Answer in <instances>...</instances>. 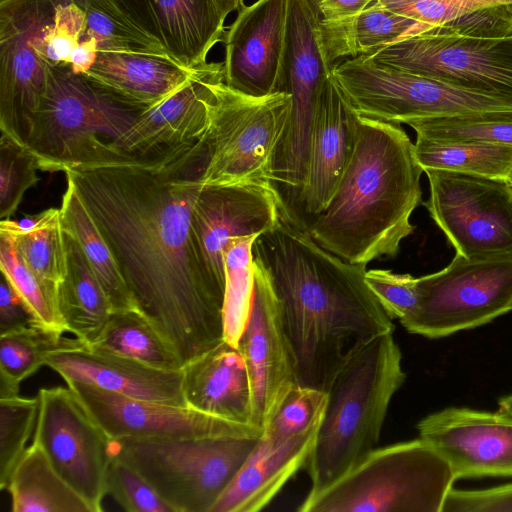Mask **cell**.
<instances>
[{"label":"cell","instance_id":"obj_34","mask_svg":"<svg viewBox=\"0 0 512 512\" xmlns=\"http://www.w3.org/2000/svg\"><path fill=\"white\" fill-rule=\"evenodd\" d=\"M90 344L158 369H182L175 351L139 310L112 312L97 340Z\"/></svg>","mask_w":512,"mask_h":512},{"label":"cell","instance_id":"obj_50","mask_svg":"<svg viewBox=\"0 0 512 512\" xmlns=\"http://www.w3.org/2000/svg\"><path fill=\"white\" fill-rule=\"evenodd\" d=\"M98 54V45L94 38L84 37L73 49L69 64L73 72L85 74L93 66Z\"/></svg>","mask_w":512,"mask_h":512},{"label":"cell","instance_id":"obj_9","mask_svg":"<svg viewBox=\"0 0 512 512\" xmlns=\"http://www.w3.org/2000/svg\"><path fill=\"white\" fill-rule=\"evenodd\" d=\"M211 88L201 186L272 182V160L289 116L290 95L251 96L224 79Z\"/></svg>","mask_w":512,"mask_h":512},{"label":"cell","instance_id":"obj_21","mask_svg":"<svg viewBox=\"0 0 512 512\" xmlns=\"http://www.w3.org/2000/svg\"><path fill=\"white\" fill-rule=\"evenodd\" d=\"M221 79H224L223 64L207 62L198 66L174 93L142 111L115 148L134 158H152L196 145L208 129L211 86Z\"/></svg>","mask_w":512,"mask_h":512},{"label":"cell","instance_id":"obj_43","mask_svg":"<svg viewBox=\"0 0 512 512\" xmlns=\"http://www.w3.org/2000/svg\"><path fill=\"white\" fill-rule=\"evenodd\" d=\"M399 15L432 28L476 13L512 6V0H377Z\"/></svg>","mask_w":512,"mask_h":512},{"label":"cell","instance_id":"obj_22","mask_svg":"<svg viewBox=\"0 0 512 512\" xmlns=\"http://www.w3.org/2000/svg\"><path fill=\"white\" fill-rule=\"evenodd\" d=\"M45 365L75 381L126 397L186 406L181 370L158 369L79 338L46 355Z\"/></svg>","mask_w":512,"mask_h":512},{"label":"cell","instance_id":"obj_48","mask_svg":"<svg viewBox=\"0 0 512 512\" xmlns=\"http://www.w3.org/2000/svg\"><path fill=\"white\" fill-rule=\"evenodd\" d=\"M35 325L31 313L7 279L0 281V334Z\"/></svg>","mask_w":512,"mask_h":512},{"label":"cell","instance_id":"obj_5","mask_svg":"<svg viewBox=\"0 0 512 512\" xmlns=\"http://www.w3.org/2000/svg\"><path fill=\"white\" fill-rule=\"evenodd\" d=\"M141 112L70 64L53 65L25 147L49 172L131 160L115 144Z\"/></svg>","mask_w":512,"mask_h":512},{"label":"cell","instance_id":"obj_38","mask_svg":"<svg viewBox=\"0 0 512 512\" xmlns=\"http://www.w3.org/2000/svg\"><path fill=\"white\" fill-rule=\"evenodd\" d=\"M0 270L23 300L36 326L62 335L68 332L39 281L20 257L13 235L3 221L0 222Z\"/></svg>","mask_w":512,"mask_h":512},{"label":"cell","instance_id":"obj_32","mask_svg":"<svg viewBox=\"0 0 512 512\" xmlns=\"http://www.w3.org/2000/svg\"><path fill=\"white\" fill-rule=\"evenodd\" d=\"M6 489L13 512H92L34 442L13 469Z\"/></svg>","mask_w":512,"mask_h":512},{"label":"cell","instance_id":"obj_24","mask_svg":"<svg viewBox=\"0 0 512 512\" xmlns=\"http://www.w3.org/2000/svg\"><path fill=\"white\" fill-rule=\"evenodd\" d=\"M178 64L194 69L207 63L224 36L225 18L214 0H114Z\"/></svg>","mask_w":512,"mask_h":512},{"label":"cell","instance_id":"obj_1","mask_svg":"<svg viewBox=\"0 0 512 512\" xmlns=\"http://www.w3.org/2000/svg\"><path fill=\"white\" fill-rule=\"evenodd\" d=\"M203 149L199 142L155 158L64 171L139 311L182 367L224 341V289L205 268L192 228Z\"/></svg>","mask_w":512,"mask_h":512},{"label":"cell","instance_id":"obj_53","mask_svg":"<svg viewBox=\"0 0 512 512\" xmlns=\"http://www.w3.org/2000/svg\"><path fill=\"white\" fill-rule=\"evenodd\" d=\"M497 412L512 419V395L499 399Z\"/></svg>","mask_w":512,"mask_h":512},{"label":"cell","instance_id":"obj_47","mask_svg":"<svg viewBox=\"0 0 512 512\" xmlns=\"http://www.w3.org/2000/svg\"><path fill=\"white\" fill-rule=\"evenodd\" d=\"M441 512H512V483L481 490L452 487Z\"/></svg>","mask_w":512,"mask_h":512},{"label":"cell","instance_id":"obj_14","mask_svg":"<svg viewBox=\"0 0 512 512\" xmlns=\"http://www.w3.org/2000/svg\"><path fill=\"white\" fill-rule=\"evenodd\" d=\"M65 1L0 0V131L23 146L50 67L36 48Z\"/></svg>","mask_w":512,"mask_h":512},{"label":"cell","instance_id":"obj_19","mask_svg":"<svg viewBox=\"0 0 512 512\" xmlns=\"http://www.w3.org/2000/svg\"><path fill=\"white\" fill-rule=\"evenodd\" d=\"M416 428L449 463L456 481L512 476V419L498 412L449 407L422 418Z\"/></svg>","mask_w":512,"mask_h":512},{"label":"cell","instance_id":"obj_23","mask_svg":"<svg viewBox=\"0 0 512 512\" xmlns=\"http://www.w3.org/2000/svg\"><path fill=\"white\" fill-rule=\"evenodd\" d=\"M357 119L331 72L313 122L306 178L297 192L305 214H319L335 192L354 149Z\"/></svg>","mask_w":512,"mask_h":512},{"label":"cell","instance_id":"obj_33","mask_svg":"<svg viewBox=\"0 0 512 512\" xmlns=\"http://www.w3.org/2000/svg\"><path fill=\"white\" fill-rule=\"evenodd\" d=\"M414 153L423 171L448 170L504 181L512 171L510 145L416 138Z\"/></svg>","mask_w":512,"mask_h":512},{"label":"cell","instance_id":"obj_12","mask_svg":"<svg viewBox=\"0 0 512 512\" xmlns=\"http://www.w3.org/2000/svg\"><path fill=\"white\" fill-rule=\"evenodd\" d=\"M321 19L313 0H289L279 92L291 97L289 116L276 146L271 181L298 191L308 168L310 137L323 86L331 75L318 43Z\"/></svg>","mask_w":512,"mask_h":512},{"label":"cell","instance_id":"obj_39","mask_svg":"<svg viewBox=\"0 0 512 512\" xmlns=\"http://www.w3.org/2000/svg\"><path fill=\"white\" fill-rule=\"evenodd\" d=\"M67 341L62 334L35 325L0 334V376L20 384L45 365L47 354Z\"/></svg>","mask_w":512,"mask_h":512},{"label":"cell","instance_id":"obj_7","mask_svg":"<svg viewBox=\"0 0 512 512\" xmlns=\"http://www.w3.org/2000/svg\"><path fill=\"white\" fill-rule=\"evenodd\" d=\"M456 481L449 463L424 439L374 448L299 512H441Z\"/></svg>","mask_w":512,"mask_h":512},{"label":"cell","instance_id":"obj_18","mask_svg":"<svg viewBox=\"0 0 512 512\" xmlns=\"http://www.w3.org/2000/svg\"><path fill=\"white\" fill-rule=\"evenodd\" d=\"M283 201L273 182L201 186L191 214L194 238L205 268L224 291L228 241L271 229Z\"/></svg>","mask_w":512,"mask_h":512},{"label":"cell","instance_id":"obj_4","mask_svg":"<svg viewBox=\"0 0 512 512\" xmlns=\"http://www.w3.org/2000/svg\"><path fill=\"white\" fill-rule=\"evenodd\" d=\"M393 333L355 351L327 389V404L305 469L316 494L376 448L389 404L406 379Z\"/></svg>","mask_w":512,"mask_h":512},{"label":"cell","instance_id":"obj_26","mask_svg":"<svg viewBox=\"0 0 512 512\" xmlns=\"http://www.w3.org/2000/svg\"><path fill=\"white\" fill-rule=\"evenodd\" d=\"M181 371L186 406L223 419L252 424L250 381L237 347L222 341L186 363Z\"/></svg>","mask_w":512,"mask_h":512},{"label":"cell","instance_id":"obj_36","mask_svg":"<svg viewBox=\"0 0 512 512\" xmlns=\"http://www.w3.org/2000/svg\"><path fill=\"white\" fill-rule=\"evenodd\" d=\"M72 1L84 11L86 16L84 37L94 38L98 45V51L143 53L169 57L163 47L137 26L114 0Z\"/></svg>","mask_w":512,"mask_h":512},{"label":"cell","instance_id":"obj_6","mask_svg":"<svg viewBox=\"0 0 512 512\" xmlns=\"http://www.w3.org/2000/svg\"><path fill=\"white\" fill-rule=\"evenodd\" d=\"M369 56L407 72L512 100V7L434 27Z\"/></svg>","mask_w":512,"mask_h":512},{"label":"cell","instance_id":"obj_28","mask_svg":"<svg viewBox=\"0 0 512 512\" xmlns=\"http://www.w3.org/2000/svg\"><path fill=\"white\" fill-rule=\"evenodd\" d=\"M432 27L399 15L373 2L363 11L341 19H320L318 43L325 62L332 68L341 58L370 55L400 39Z\"/></svg>","mask_w":512,"mask_h":512},{"label":"cell","instance_id":"obj_15","mask_svg":"<svg viewBox=\"0 0 512 512\" xmlns=\"http://www.w3.org/2000/svg\"><path fill=\"white\" fill-rule=\"evenodd\" d=\"M37 397L33 442L91 511L101 512L111 438L68 386L41 388Z\"/></svg>","mask_w":512,"mask_h":512},{"label":"cell","instance_id":"obj_52","mask_svg":"<svg viewBox=\"0 0 512 512\" xmlns=\"http://www.w3.org/2000/svg\"><path fill=\"white\" fill-rule=\"evenodd\" d=\"M221 15L226 18L228 14L243 7V0H214Z\"/></svg>","mask_w":512,"mask_h":512},{"label":"cell","instance_id":"obj_20","mask_svg":"<svg viewBox=\"0 0 512 512\" xmlns=\"http://www.w3.org/2000/svg\"><path fill=\"white\" fill-rule=\"evenodd\" d=\"M289 0L243 6L224 36V82L256 97L279 92Z\"/></svg>","mask_w":512,"mask_h":512},{"label":"cell","instance_id":"obj_3","mask_svg":"<svg viewBox=\"0 0 512 512\" xmlns=\"http://www.w3.org/2000/svg\"><path fill=\"white\" fill-rule=\"evenodd\" d=\"M414 143L400 124L358 114L354 149L327 206L308 226L324 249L357 265L394 258L421 203Z\"/></svg>","mask_w":512,"mask_h":512},{"label":"cell","instance_id":"obj_27","mask_svg":"<svg viewBox=\"0 0 512 512\" xmlns=\"http://www.w3.org/2000/svg\"><path fill=\"white\" fill-rule=\"evenodd\" d=\"M196 68L188 69L163 55L98 51L93 66L85 74L127 104L145 111L174 93Z\"/></svg>","mask_w":512,"mask_h":512},{"label":"cell","instance_id":"obj_35","mask_svg":"<svg viewBox=\"0 0 512 512\" xmlns=\"http://www.w3.org/2000/svg\"><path fill=\"white\" fill-rule=\"evenodd\" d=\"M258 235L231 238L224 252L223 336L234 347L251 313L255 279L252 247Z\"/></svg>","mask_w":512,"mask_h":512},{"label":"cell","instance_id":"obj_40","mask_svg":"<svg viewBox=\"0 0 512 512\" xmlns=\"http://www.w3.org/2000/svg\"><path fill=\"white\" fill-rule=\"evenodd\" d=\"M38 397L0 399V489L7 488L11 473L35 430Z\"/></svg>","mask_w":512,"mask_h":512},{"label":"cell","instance_id":"obj_51","mask_svg":"<svg viewBox=\"0 0 512 512\" xmlns=\"http://www.w3.org/2000/svg\"><path fill=\"white\" fill-rule=\"evenodd\" d=\"M20 384L0 376V399L19 396Z\"/></svg>","mask_w":512,"mask_h":512},{"label":"cell","instance_id":"obj_13","mask_svg":"<svg viewBox=\"0 0 512 512\" xmlns=\"http://www.w3.org/2000/svg\"><path fill=\"white\" fill-rule=\"evenodd\" d=\"M431 218L456 253L483 258L512 253V192L506 181L427 169Z\"/></svg>","mask_w":512,"mask_h":512},{"label":"cell","instance_id":"obj_2","mask_svg":"<svg viewBox=\"0 0 512 512\" xmlns=\"http://www.w3.org/2000/svg\"><path fill=\"white\" fill-rule=\"evenodd\" d=\"M252 251L277 298L298 385L326 392L355 351L394 332L392 318L365 281L366 266L320 246L285 200L277 222L256 237Z\"/></svg>","mask_w":512,"mask_h":512},{"label":"cell","instance_id":"obj_45","mask_svg":"<svg viewBox=\"0 0 512 512\" xmlns=\"http://www.w3.org/2000/svg\"><path fill=\"white\" fill-rule=\"evenodd\" d=\"M85 32L84 11L72 0H66L56 8L54 21L47 27L36 51L49 66L69 64L71 52Z\"/></svg>","mask_w":512,"mask_h":512},{"label":"cell","instance_id":"obj_17","mask_svg":"<svg viewBox=\"0 0 512 512\" xmlns=\"http://www.w3.org/2000/svg\"><path fill=\"white\" fill-rule=\"evenodd\" d=\"M254 273L251 313L237 348L250 381L251 423L264 430L298 382L277 298L266 272L255 260Z\"/></svg>","mask_w":512,"mask_h":512},{"label":"cell","instance_id":"obj_37","mask_svg":"<svg viewBox=\"0 0 512 512\" xmlns=\"http://www.w3.org/2000/svg\"><path fill=\"white\" fill-rule=\"evenodd\" d=\"M407 125L420 139L512 146V111L424 118L410 121Z\"/></svg>","mask_w":512,"mask_h":512},{"label":"cell","instance_id":"obj_54","mask_svg":"<svg viewBox=\"0 0 512 512\" xmlns=\"http://www.w3.org/2000/svg\"><path fill=\"white\" fill-rule=\"evenodd\" d=\"M506 183L512 192V171H511L510 175L508 176V178L506 179Z\"/></svg>","mask_w":512,"mask_h":512},{"label":"cell","instance_id":"obj_42","mask_svg":"<svg viewBox=\"0 0 512 512\" xmlns=\"http://www.w3.org/2000/svg\"><path fill=\"white\" fill-rule=\"evenodd\" d=\"M327 404V392L296 385L263 430L272 440L287 439L319 426Z\"/></svg>","mask_w":512,"mask_h":512},{"label":"cell","instance_id":"obj_29","mask_svg":"<svg viewBox=\"0 0 512 512\" xmlns=\"http://www.w3.org/2000/svg\"><path fill=\"white\" fill-rule=\"evenodd\" d=\"M66 182V190L60 206L64 231L79 244L90 268L102 286L112 312L139 310L109 245L73 182L69 178H66Z\"/></svg>","mask_w":512,"mask_h":512},{"label":"cell","instance_id":"obj_49","mask_svg":"<svg viewBox=\"0 0 512 512\" xmlns=\"http://www.w3.org/2000/svg\"><path fill=\"white\" fill-rule=\"evenodd\" d=\"M377 0H321L318 9L321 19L335 20L363 11Z\"/></svg>","mask_w":512,"mask_h":512},{"label":"cell","instance_id":"obj_25","mask_svg":"<svg viewBox=\"0 0 512 512\" xmlns=\"http://www.w3.org/2000/svg\"><path fill=\"white\" fill-rule=\"evenodd\" d=\"M318 427L282 440L262 435L210 512H258L264 509L288 480L305 467Z\"/></svg>","mask_w":512,"mask_h":512},{"label":"cell","instance_id":"obj_30","mask_svg":"<svg viewBox=\"0 0 512 512\" xmlns=\"http://www.w3.org/2000/svg\"><path fill=\"white\" fill-rule=\"evenodd\" d=\"M67 274L58 296V312L68 332L94 343L112 309L77 241L65 232Z\"/></svg>","mask_w":512,"mask_h":512},{"label":"cell","instance_id":"obj_11","mask_svg":"<svg viewBox=\"0 0 512 512\" xmlns=\"http://www.w3.org/2000/svg\"><path fill=\"white\" fill-rule=\"evenodd\" d=\"M419 302L400 323L412 334L443 338L485 325L512 310V253L455 255L444 269L418 277Z\"/></svg>","mask_w":512,"mask_h":512},{"label":"cell","instance_id":"obj_16","mask_svg":"<svg viewBox=\"0 0 512 512\" xmlns=\"http://www.w3.org/2000/svg\"><path fill=\"white\" fill-rule=\"evenodd\" d=\"M110 438L180 439L217 436L261 437L263 430L216 417L188 406L135 399L70 381Z\"/></svg>","mask_w":512,"mask_h":512},{"label":"cell","instance_id":"obj_44","mask_svg":"<svg viewBox=\"0 0 512 512\" xmlns=\"http://www.w3.org/2000/svg\"><path fill=\"white\" fill-rule=\"evenodd\" d=\"M106 492L128 512H173L155 489L132 467L112 457L106 472Z\"/></svg>","mask_w":512,"mask_h":512},{"label":"cell","instance_id":"obj_10","mask_svg":"<svg viewBox=\"0 0 512 512\" xmlns=\"http://www.w3.org/2000/svg\"><path fill=\"white\" fill-rule=\"evenodd\" d=\"M338 87L361 116L395 124L433 117L512 111V100L468 90L375 61L348 58L331 68Z\"/></svg>","mask_w":512,"mask_h":512},{"label":"cell","instance_id":"obj_55","mask_svg":"<svg viewBox=\"0 0 512 512\" xmlns=\"http://www.w3.org/2000/svg\"><path fill=\"white\" fill-rule=\"evenodd\" d=\"M316 4H318L321 0H313Z\"/></svg>","mask_w":512,"mask_h":512},{"label":"cell","instance_id":"obj_31","mask_svg":"<svg viewBox=\"0 0 512 512\" xmlns=\"http://www.w3.org/2000/svg\"><path fill=\"white\" fill-rule=\"evenodd\" d=\"M1 221L10 229L20 257L58 312V296L67 274V247L60 208L40 212L29 226L10 219Z\"/></svg>","mask_w":512,"mask_h":512},{"label":"cell","instance_id":"obj_8","mask_svg":"<svg viewBox=\"0 0 512 512\" xmlns=\"http://www.w3.org/2000/svg\"><path fill=\"white\" fill-rule=\"evenodd\" d=\"M259 439L111 438L109 454L146 479L173 512H210Z\"/></svg>","mask_w":512,"mask_h":512},{"label":"cell","instance_id":"obj_46","mask_svg":"<svg viewBox=\"0 0 512 512\" xmlns=\"http://www.w3.org/2000/svg\"><path fill=\"white\" fill-rule=\"evenodd\" d=\"M365 281L392 319L401 322L415 311L419 302L418 278L386 269H371L366 271Z\"/></svg>","mask_w":512,"mask_h":512},{"label":"cell","instance_id":"obj_41","mask_svg":"<svg viewBox=\"0 0 512 512\" xmlns=\"http://www.w3.org/2000/svg\"><path fill=\"white\" fill-rule=\"evenodd\" d=\"M35 156L5 134L0 137V219L17 211L24 194L39 181Z\"/></svg>","mask_w":512,"mask_h":512}]
</instances>
